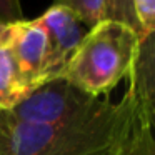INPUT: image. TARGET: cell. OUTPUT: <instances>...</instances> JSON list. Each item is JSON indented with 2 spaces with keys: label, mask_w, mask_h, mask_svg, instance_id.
Segmentation results:
<instances>
[{
  "label": "cell",
  "mask_w": 155,
  "mask_h": 155,
  "mask_svg": "<svg viewBox=\"0 0 155 155\" xmlns=\"http://www.w3.org/2000/svg\"><path fill=\"white\" fill-rule=\"evenodd\" d=\"M137 114L127 87L118 102L102 98L87 117L60 127H32L0 110V155H120Z\"/></svg>",
  "instance_id": "cell-1"
},
{
  "label": "cell",
  "mask_w": 155,
  "mask_h": 155,
  "mask_svg": "<svg viewBox=\"0 0 155 155\" xmlns=\"http://www.w3.org/2000/svg\"><path fill=\"white\" fill-rule=\"evenodd\" d=\"M7 34H8V25L2 24L0 22V47L5 45V40H7Z\"/></svg>",
  "instance_id": "cell-13"
},
{
  "label": "cell",
  "mask_w": 155,
  "mask_h": 155,
  "mask_svg": "<svg viewBox=\"0 0 155 155\" xmlns=\"http://www.w3.org/2000/svg\"><path fill=\"white\" fill-rule=\"evenodd\" d=\"M7 47H0V110H12L30 94Z\"/></svg>",
  "instance_id": "cell-7"
},
{
  "label": "cell",
  "mask_w": 155,
  "mask_h": 155,
  "mask_svg": "<svg viewBox=\"0 0 155 155\" xmlns=\"http://www.w3.org/2000/svg\"><path fill=\"white\" fill-rule=\"evenodd\" d=\"M153 35L138 44L134 65L128 72V85L137 98V107L143 117L153 120Z\"/></svg>",
  "instance_id": "cell-6"
},
{
  "label": "cell",
  "mask_w": 155,
  "mask_h": 155,
  "mask_svg": "<svg viewBox=\"0 0 155 155\" xmlns=\"http://www.w3.org/2000/svg\"><path fill=\"white\" fill-rule=\"evenodd\" d=\"M102 98L82 92L67 78L55 77L30 92L20 104L7 110L14 120L32 127H60L87 117Z\"/></svg>",
  "instance_id": "cell-3"
},
{
  "label": "cell",
  "mask_w": 155,
  "mask_h": 155,
  "mask_svg": "<svg viewBox=\"0 0 155 155\" xmlns=\"http://www.w3.org/2000/svg\"><path fill=\"white\" fill-rule=\"evenodd\" d=\"M135 20L140 28V42L155 32V0H132Z\"/></svg>",
  "instance_id": "cell-11"
},
{
  "label": "cell",
  "mask_w": 155,
  "mask_h": 155,
  "mask_svg": "<svg viewBox=\"0 0 155 155\" xmlns=\"http://www.w3.org/2000/svg\"><path fill=\"white\" fill-rule=\"evenodd\" d=\"M25 20L20 0H0V22L2 24H17Z\"/></svg>",
  "instance_id": "cell-12"
},
{
  "label": "cell",
  "mask_w": 155,
  "mask_h": 155,
  "mask_svg": "<svg viewBox=\"0 0 155 155\" xmlns=\"http://www.w3.org/2000/svg\"><path fill=\"white\" fill-rule=\"evenodd\" d=\"M37 20L45 30L48 48H50L48 77H60L68 60L88 32V27L80 20V17L75 12L62 5H52Z\"/></svg>",
  "instance_id": "cell-5"
},
{
  "label": "cell",
  "mask_w": 155,
  "mask_h": 155,
  "mask_svg": "<svg viewBox=\"0 0 155 155\" xmlns=\"http://www.w3.org/2000/svg\"><path fill=\"white\" fill-rule=\"evenodd\" d=\"M4 47H7L12 54L30 90L50 80L48 77L50 48L45 30L37 18L8 25V34Z\"/></svg>",
  "instance_id": "cell-4"
},
{
  "label": "cell",
  "mask_w": 155,
  "mask_h": 155,
  "mask_svg": "<svg viewBox=\"0 0 155 155\" xmlns=\"http://www.w3.org/2000/svg\"><path fill=\"white\" fill-rule=\"evenodd\" d=\"M104 20H115L130 27L140 38V28L135 20L132 0H105V18Z\"/></svg>",
  "instance_id": "cell-10"
},
{
  "label": "cell",
  "mask_w": 155,
  "mask_h": 155,
  "mask_svg": "<svg viewBox=\"0 0 155 155\" xmlns=\"http://www.w3.org/2000/svg\"><path fill=\"white\" fill-rule=\"evenodd\" d=\"M140 38L125 24L102 20L88 28L62 77L82 92L100 98L127 78Z\"/></svg>",
  "instance_id": "cell-2"
},
{
  "label": "cell",
  "mask_w": 155,
  "mask_h": 155,
  "mask_svg": "<svg viewBox=\"0 0 155 155\" xmlns=\"http://www.w3.org/2000/svg\"><path fill=\"white\" fill-rule=\"evenodd\" d=\"M152 130H153V120L143 117L137 107L134 124L124 142L120 155H155Z\"/></svg>",
  "instance_id": "cell-8"
},
{
  "label": "cell",
  "mask_w": 155,
  "mask_h": 155,
  "mask_svg": "<svg viewBox=\"0 0 155 155\" xmlns=\"http://www.w3.org/2000/svg\"><path fill=\"white\" fill-rule=\"evenodd\" d=\"M54 5L70 8L88 28L105 18V0H54Z\"/></svg>",
  "instance_id": "cell-9"
}]
</instances>
